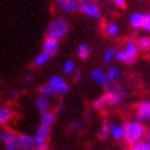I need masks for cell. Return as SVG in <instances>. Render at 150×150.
<instances>
[{
  "label": "cell",
  "mask_w": 150,
  "mask_h": 150,
  "mask_svg": "<svg viewBox=\"0 0 150 150\" xmlns=\"http://www.w3.org/2000/svg\"><path fill=\"white\" fill-rule=\"evenodd\" d=\"M70 22L64 16H57L52 18L46 27V36L48 38L62 41L70 32Z\"/></svg>",
  "instance_id": "6da1fadb"
},
{
  "label": "cell",
  "mask_w": 150,
  "mask_h": 150,
  "mask_svg": "<svg viewBox=\"0 0 150 150\" xmlns=\"http://www.w3.org/2000/svg\"><path fill=\"white\" fill-rule=\"evenodd\" d=\"M123 129H124L123 142L126 143L128 146L145 138L146 126L137 120H129L127 122H124Z\"/></svg>",
  "instance_id": "7a4b0ae2"
},
{
  "label": "cell",
  "mask_w": 150,
  "mask_h": 150,
  "mask_svg": "<svg viewBox=\"0 0 150 150\" xmlns=\"http://www.w3.org/2000/svg\"><path fill=\"white\" fill-rule=\"evenodd\" d=\"M139 48L137 46V41L133 37H129L124 41L122 48L116 49L115 60L123 64H133L139 55Z\"/></svg>",
  "instance_id": "3957f363"
},
{
  "label": "cell",
  "mask_w": 150,
  "mask_h": 150,
  "mask_svg": "<svg viewBox=\"0 0 150 150\" xmlns=\"http://www.w3.org/2000/svg\"><path fill=\"white\" fill-rule=\"evenodd\" d=\"M105 89H106V92L103 93V96L106 98V106H107V108L120 106L126 101L128 91H127V87L122 83L108 84Z\"/></svg>",
  "instance_id": "277c9868"
},
{
  "label": "cell",
  "mask_w": 150,
  "mask_h": 150,
  "mask_svg": "<svg viewBox=\"0 0 150 150\" xmlns=\"http://www.w3.org/2000/svg\"><path fill=\"white\" fill-rule=\"evenodd\" d=\"M79 12L96 22L103 21V11L97 0H79Z\"/></svg>",
  "instance_id": "5b68a950"
},
{
  "label": "cell",
  "mask_w": 150,
  "mask_h": 150,
  "mask_svg": "<svg viewBox=\"0 0 150 150\" xmlns=\"http://www.w3.org/2000/svg\"><path fill=\"white\" fill-rule=\"evenodd\" d=\"M47 84L51 87L54 97H63L64 95H67L69 92V89H70L68 81L62 75H58V74L52 75Z\"/></svg>",
  "instance_id": "8992f818"
},
{
  "label": "cell",
  "mask_w": 150,
  "mask_h": 150,
  "mask_svg": "<svg viewBox=\"0 0 150 150\" xmlns=\"http://www.w3.org/2000/svg\"><path fill=\"white\" fill-rule=\"evenodd\" d=\"M134 120L142 123H150V100H143L134 108Z\"/></svg>",
  "instance_id": "52a82bcc"
},
{
  "label": "cell",
  "mask_w": 150,
  "mask_h": 150,
  "mask_svg": "<svg viewBox=\"0 0 150 150\" xmlns=\"http://www.w3.org/2000/svg\"><path fill=\"white\" fill-rule=\"evenodd\" d=\"M0 142L4 145L6 150H20V145H18L17 140V134L10 130L3 129L0 130Z\"/></svg>",
  "instance_id": "ba28073f"
},
{
  "label": "cell",
  "mask_w": 150,
  "mask_h": 150,
  "mask_svg": "<svg viewBox=\"0 0 150 150\" xmlns=\"http://www.w3.org/2000/svg\"><path fill=\"white\" fill-rule=\"evenodd\" d=\"M54 5L64 15H75L79 12V0H54Z\"/></svg>",
  "instance_id": "9c48e42d"
},
{
  "label": "cell",
  "mask_w": 150,
  "mask_h": 150,
  "mask_svg": "<svg viewBox=\"0 0 150 150\" xmlns=\"http://www.w3.org/2000/svg\"><path fill=\"white\" fill-rule=\"evenodd\" d=\"M108 135L116 142H122L124 135L123 123L118 121H108Z\"/></svg>",
  "instance_id": "30bf717a"
},
{
  "label": "cell",
  "mask_w": 150,
  "mask_h": 150,
  "mask_svg": "<svg viewBox=\"0 0 150 150\" xmlns=\"http://www.w3.org/2000/svg\"><path fill=\"white\" fill-rule=\"evenodd\" d=\"M90 79L95 83L96 85H98L100 87H106L108 85V80L106 76V71L102 70L101 68H93L90 70Z\"/></svg>",
  "instance_id": "8fae6325"
},
{
  "label": "cell",
  "mask_w": 150,
  "mask_h": 150,
  "mask_svg": "<svg viewBox=\"0 0 150 150\" xmlns=\"http://www.w3.org/2000/svg\"><path fill=\"white\" fill-rule=\"evenodd\" d=\"M106 76H107L108 84L121 83V80L123 79V73L120 67L111 64V65H108V69L106 70Z\"/></svg>",
  "instance_id": "7c38bea8"
},
{
  "label": "cell",
  "mask_w": 150,
  "mask_h": 150,
  "mask_svg": "<svg viewBox=\"0 0 150 150\" xmlns=\"http://www.w3.org/2000/svg\"><path fill=\"white\" fill-rule=\"evenodd\" d=\"M145 14L142 11H133L128 17V22L130 25V27L134 28L135 31H139L143 27V22H144Z\"/></svg>",
  "instance_id": "4fadbf2b"
},
{
  "label": "cell",
  "mask_w": 150,
  "mask_h": 150,
  "mask_svg": "<svg viewBox=\"0 0 150 150\" xmlns=\"http://www.w3.org/2000/svg\"><path fill=\"white\" fill-rule=\"evenodd\" d=\"M58 51H59V41L46 37V40L42 45V52H46L51 57H53V55L58 53Z\"/></svg>",
  "instance_id": "5bb4252c"
},
{
  "label": "cell",
  "mask_w": 150,
  "mask_h": 150,
  "mask_svg": "<svg viewBox=\"0 0 150 150\" xmlns=\"http://www.w3.org/2000/svg\"><path fill=\"white\" fill-rule=\"evenodd\" d=\"M17 140L18 145L21 149H27V150H35V137L26 133H20L17 134Z\"/></svg>",
  "instance_id": "9a60e30c"
},
{
  "label": "cell",
  "mask_w": 150,
  "mask_h": 150,
  "mask_svg": "<svg viewBox=\"0 0 150 150\" xmlns=\"http://www.w3.org/2000/svg\"><path fill=\"white\" fill-rule=\"evenodd\" d=\"M35 105H36V108L38 110V112L41 115L46 113V112H49L52 110L51 100L47 98V97H43V96H37L35 100Z\"/></svg>",
  "instance_id": "2e32d148"
},
{
  "label": "cell",
  "mask_w": 150,
  "mask_h": 150,
  "mask_svg": "<svg viewBox=\"0 0 150 150\" xmlns=\"http://www.w3.org/2000/svg\"><path fill=\"white\" fill-rule=\"evenodd\" d=\"M103 32L107 37H110V38H116V37H118L121 33V26L115 21H110L105 25Z\"/></svg>",
  "instance_id": "e0dca14e"
},
{
  "label": "cell",
  "mask_w": 150,
  "mask_h": 150,
  "mask_svg": "<svg viewBox=\"0 0 150 150\" xmlns=\"http://www.w3.org/2000/svg\"><path fill=\"white\" fill-rule=\"evenodd\" d=\"M78 57L81 59V60H89L91 54H92V48L91 46L89 45V43L86 42H81L80 45L78 46Z\"/></svg>",
  "instance_id": "ac0fdd59"
},
{
  "label": "cell",
  "mask_w": 150,
  "mask_h": 150,
  "mask_svg": "<svg viewBox=\"0 0 150 150\" xmlns=\"http://www.w3.org/2000/svg\"><path fill=\"white\" fill-rule=\"evenodd\" d=\"M54 123H55V113L53 111H49V112H46V113L41 115V124L40 126L52 128Z\"/></svg>",
  "instance_id": "d6986e66"
},
{
  "label": "cell",
  "mask_w": 150,
  "mask_h": 150,
  "mask_svg": "<svg viewBox=\"0 0 150 150\" xmlns=\"http://www.w3.org/2000/svg\"><path fill=\"white\" fill-rule=\"evenodd\" d=\"M12 117H14V111H12L8 106H3L0 107V126L9 123Z\"/></svg>",
  "instance_id": "ffe728a7"
},
{
  "label": "cell",
  "mask_w": 150,
  "mask_h": 150,
  "mask_svg": "<svg viewBox=\"0 0 150 150\" xmlns=\"http://www.w3.org/2000/svg\"><path fill=\"white\" fill-rule=\"evenodd\" d=\"M51 59H52V57L49 54H47L46 52H41L36 55V58L33 60V67L35 68H42L46 64H48Z\"/></svg>",
  "instance_id": "44dd1931"
},
{
  "label": "cell",
  "mask_w": 150,
  "mask_h": 150,
  "mask_svg": "<svg viewBox=\"0 0 150 150\" xmlns=\"http://www.w3.org/2000/svg\"><path fill=\"white\" fill-rule=\"evenodd\" d=\"M135 41H137V46H138L139 51H144V52L150 51V35L139 36Z\"/></svg>",
  "instance_id": "7402d4cb"
},
{
  "label": "cell",
  "mask_w": 150,
  "mask_h": 150,
  "mask_svg": "<svg viewBox=\"0 0 150 150\" xmlns=\"http://www.w3.org/2000/svg\"><path fill=\"white\" fill-rule=\"evenodd\" d=\"M87 123V118H80V120H75L73 122L69 123V126H68V129L70 130V132H79V130L84 129V127L86 126Z\"/></svg>",
  "instance_id": "603a6c76"
},
{
  "label": "cell",
  "mask_w": 150,
  "mask_h": 150,
  "mask_svg": "<svg viewBox=\"0 0 150 150\" xmlns=\"http://www.w3.org/2000/svg\"><path fill=\"white\" fill-rule=\"evenodd\" d=\"M97 137L100 140L106 142L107 139H110V135H108V120H105L101 124V128L98 129V133Z\"/></svg>",
  "instance_id": "cb8c5ba5"
},
{
  "label": "cell",
  "mask_w": 150,
  "mask_h": 150,
  "mask_svg": "<svg viewBox=\"0 0 150 150\" xmlns=\"http://www.w3.org/2000/svg\"><path fill=\"white\" fill-rule=\"evenodd\" d=\"M115 54H116V48H113V47L107 48V49H106V51L103 52V54H102V60H103V63L107 64V65H111L112 62L115 60Z\"/></svg>",
  "instance_id": "d4e9b609"
},
{
  "label": "cell",
  "mask_w": 150,
  "mask_h": 150,
  "mask_svg": "<svg viewBox=\"0 0 150 150\" xmlns=\"http://www.w3.org/2000/svg\"><path fill=\"white\" fill-rule=\"evenodd\" d=\"M75 69H76V65H75V62L73 59H67L62 67V71L64 75H71Z\"/></svg>",
  "instance_id": "484cf974"
},
{
  "label": "cell",
  "mask_w": 150,
  "mask_h": 150,
  "mask_svg": "<svg viewBox=\"0 0 150 150\" xmlns=\"http://www.w3.org/2000/svg\"><path fill=\"white\" fill-rule=\"evenodd\" d=\"M130 150H150V144L145 140V139H142L139 142L134 143V144L129 145Z\"/></svg>",
  "instance_id": "4316f807"
},
{
  "label": "cell",
  "mask_w": 150,
  "mask_h": 150,
  "mask_svg": "<svg viewBox=\"0 0 150 150\" xmlns=\"http://www.w3.org/2000/svg\"><path fill=\"white\" fill-rule=\"evenodd\" d=\"M92 108L96 110V111H103L105 108H107V106H106V98L105 96H100L98 98H96L95 101L92 103Z\"/></svg>",
  "instance_id": "83f0119b"
},
{
  "label": "cell",
  "mask_w": 150,
  "mask_h": 150,
  "mask_svg": "<svg viewBox=\"0 0 150 150\" xmlns=\"http://www.w3.org/2000/svg\"><path fill=\"white\" fill-rule=\"evenodd\" d=\"M38 92H40V96H43V97H47V98H53V92L51 90V87L48 86V84H45V85H41L40 89H38Z\"/></svg>",
  "instance_id": "f1b7e54d"
},
{
  "label": "cell",
  "mask_w": 150,
  "mask_h": 150,
  "mask_svg": "<svg viewBox=\"0 0 150 150\" xmlns=\"http://www.w3.org/2000/svg\"><path fill=\"white\" fill-rule=\"evenodd\" d=\"M142 30L144 31L146 35H150V11L145 12V17H144V22H143Z\"/></svg>",
  "instance_id": "f546056e"
},
{
  "label": "cell",
  "mask_w": 150,
  "mask_h": 150,
  "mask_svg": "<svg viewBox=\"0 0 150 150\" xmlns=\"http://www.w3.org/2000/svg\"><path fill=\"white\" fill-rule=\"evenodd\" d=\"M111 1L118 9H126L127 6V0H111Z\"/></svg>",
  "instance_id": "4dcf8cb0"
},
{
  "label": "cell",
  "mask_w": 150,
  "mask_h": 150,
  "mask_svg": "<svg viewBox=\"0 0 150 150\" xmlns=\"http://www.w3.org/2000/svg\"><path fill=\"white\" fill-rule=\"evenodd\" d=\"M71 75H73V80L75 81V83H79V81L83 79V71L79 70V69H75Z\"/></svg>",
  "instance_id": "1f68e13d"
},
{
  "label": "cell",
  "mask_w": 150,
  "mask_h": 150,
  "mask_svg": "<svg viewBox=\"0 0 150 150\" xmlns=\"http://www.w3.org/2000/svg\"><path fill=\"white\" fill-rule=\"evenodd\" d=\"M63 108H64V102L63 101H59L57 105H55V107H54V113H55V116H57L58 113H60L62 111H63Z\"/></svg>",
  "instance_id": "d6a6232c"
},
{
  "label": "cell",
  "mask_w": 150,
  "mask_h": 150,
  "mask_svg": "<svg viewBox=\"0 0 150 150\" xmlns=\"http://www.w3.org/2000/svg\"><path fill=\"white\" fill-rule=\"evenodd\" d=\"M23 81L25 83H33L35 81V75L33 74H25L23 75Z\"/></svg>",
  "instance_id": "836d02e7"
},
{
  "label": "cell",
  "mask_w": 150,
  "mask_h": 150,
  "mask_svg": "<svg viewBox=\"0 0 150 150\" xmlns=\"http://www.w3.org/2000/svg\"><path fill=\"white\" fill-rule=\"evenodd\" d=\"M144 139L150 144V126L146 127V133H145V138H144Z\"/></svg>",
  "instance_id": "e575fe53"
},
{
  "label": "cell",
  "mask_w": 150,
  "mask_h": 150,
  "mask_svg": "<svg viewBox=\"0 0 150 150\" xmlns=\"http://www.w3.org/2000/svg\"><path fill=\"white\" fill-rule=\"evenodd\" d=\"M18 95H20V92H18V90H14V91L11 92V96H12V97H17Z\"/></svg>",
  "instance_id": "d590c367"
},
{
  "label": "cell",
  "mask_w": 150,
  "mask_h": 150,
  "mask_svg": "<svg viewBox=\"0 0 150 150\" xmlns=\"http://www.w3.org/2000/svg\"><path fill=\"white\" fill-rule=\"evenodd\" d=\"M139 3H146V1H149V0H138Z\"/></svg>",
  "instance_id": "8d00e7d4"
},
{
  "label": "cell",
  "mask_w": 150,
  "mask_h": 150,
  "mask_svg": "<svg viewBox=\"0 0 150 150\" xmlns=\"http://www.w3.org/2000/svg\"><path fill=\"white\" fill-rule=\"evenodd\" d=\"M122 150H130V148H129V146H126V148H123Z\"/></svg>",
  "instance_id": "74e56055"
},
{
  "label": "cell",
  "mask_w": 150,
  "mask_h": 150,
  "mask_svg": "<svg viewBox=\"0 0 150 150\" xmlns=\"http://www.w3.org/2000/svg\"><path fill=\"white\" fill-rule=\"evenodd\" d=\"M20 150H27V149H20Z\"/></svg>",
  "instance_id": "f35d334b"
}]
</instances>
